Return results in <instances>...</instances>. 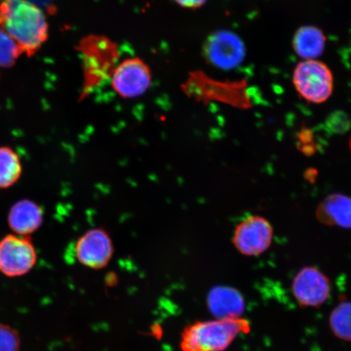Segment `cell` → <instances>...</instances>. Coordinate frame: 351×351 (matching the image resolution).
<instances>
[{
	"instance_id": "5",
	"label": "cell",
	"mask_w": 351,
	"mask_h": 351,
	"mask_svg": "<svg viewBox=\"0 0 351 351\" xmlns=\"http://www.w3.org/2000/svg\"><path fill=\"white\" fill-rule=\"evenodd\" d=\"M37 262V252L28 236L8 235L0 241V271L8 278L28 274Z\"/></svg>"
},
{
	"instance_id": "16",
	"label": "cell",
	"mask_w": 351,
	"mask_h": 351,
	"mask_svg": "<svg viewBox=\"0 0 351 351\" xmlns=\"http://www.w3.org/2000/svg\"><path fill=\"white\" fill-rule=\"evenodd\" d=\"M23 51L5 30L0 28V68L14 65Z\"/></svg>"
},
{
	"instance_id": "3",
	"label": "cell",
	"mask_w": 351,
	"mask_h": 351,
	"mask_svg": "<svg viewBox=\"0 0 351 351\" xmlns=\"http://www.w3.org/2000/svg\"><path fill=\"white\" fill-rule=\"evenodd\" d=\"M293 83L301 97L313 104L326 102L333 90L330 69L317 60H304L298 63L293 71Z\"/></svg>"
},
{
	"instance_id": "4",
	"label": "cell",
	"mask_w": 351,
	"mask_h": 351,
	"mask_svg": "<svg viewBox=\"0 0 351 351\" xmlns=\"http://www.w3.org/2000/svg\"><path fill=\"white\" fill-rule=\"evenodd\" d=\"M152 83L151 69L138 57L122 60L111 72L112 89L122 99L141 97L150 89Z\"/></svg>"
},
{
	"instance_id": "14",
	"label": "cell",
	"mask_w": 351,
	"mask_h": 351,
	"mask_svg": "<svg viewBox=\"0 0 351 351\" xmlns=\"http://www.w3.org/2000/svg\"><path fill=\"white\" fill-rule=\"evenodd\" d=\"M22 167L19 154L8 147H0V189L14 185L21 178Z\"/></svg>"
},
{
	"instance_id": "9",
	"label": "cell",
	"mask_w": 351,
	"mask_h": 351,
	"mask_svg": "<svg viewBox=\"0 0 351 351\" xmlns=\"http://www.w3.org/2000/svg\"><path fill=\"white\" fill-rule=\"evenodd\" d=\"M293 297L302 306H322L330 295V282L322 271L315 267H306L293 280Z\"/></svg>"
},
{
	"instance_id": "12",
	"label": "cell",
	"mask_w": 351,
	"mask_h": 351,
	"mask_svg": "<svg viewBox=\"0 0 351 351\" xmlns=\"http://www.w3.org/2000/svg\"><path fill=\"white\" fill-rule=\"evenodd\" d=\"M326 36L322 29L313 25L298 28L293 38L295 53L304 60H315L324 53Z\"/></svg>"
},
{
	"instance_id": "2",
	"label": "cell",
	"mask_w": 351,
	"mask_h": 351,
	"mask_svg": "<svg viewBox=\"0 0 351 351\" xmlns=\"http://www.w3.org/2000/svg\"><path fill=\"white\" fill-rule=\"evenodd\" d=\"M251 324L243 318L196 322L182 332V351H223L240 335H247Z\"/></svg>"
},
{
	"instance_id": "19",
	"label": "cell",
	"mask_w": 351,
	"mask_h": 351,
	"mask_svg": "<svg viewBox=\"0 0 351 351\" xmlns=\"http://www.w3.org/2000/svg\"><path fill=\"white\" fill-rule=\"evenodd\" d=\"M350 148H351V140H350Z\"/></svg>"
},
{
	"instance_id": "18",
	"label": "cell",
	"mask_w": 351,
	"mask_h": 351,
	"mask_svg": "<svg viewBox=\"0 0 351 351\" xmlns=\"http://www.w3.org/2000/svg\"><path fill=\"white\" fill-rule=\"evenodd\" d=\"M178 5L187 10H197L204 5L208 0H174Z\"/></svg>"
},
{
	"instance_id": "13",
	"label": "cell",
	"mask_w": 351,
	"mask_h": 351,
	"mask_svg": "<svg viewBox=\"0 0 351 351\" xmlns=\"http://www.w3.org/2000/svg\"><path fill=\"white\" fill-rule=\"evenodd\" d=\"M317 217L326 225L351 228V197L343 195L328 196L319 206Z\"/></svg>"
},
{
	"instance_id": "8",
	"label": "cell",
	"mask_w": 351,
	"mask_h": 351,
	"mask_svg": "<svg viewBox=\"0 0 351 351\" xmlns=\"http://www.w3.org/2000/svg\"><path fill=\"white\" fill-rule=\"evenodd\" d=\"M273 236V229L265 219L250 217L236 228L234 243L240 253L256 256L269 248Z\"/></svg>"
},
{
	"instance_id": "11",
	"label": "cell",
	"mask_w": 351,
	"mask_h": 351,
	"mask_svg": "<svg viewBox=\"0 0 351 351\" xmlns=\"http://www.w3.org/2000/svg\"><path fill=\"white\" fill-rule=\"evenodd\" d=\"M43 221V209L30 200H21L13 205L8 215V225L15 234L28 236L36 231Z\"/></svg>"
},
{
	"instance_id": "15",
	"label": "cell",
	"mask_w": 351,
	"mask_h": 351,
	"mask_svg": "<svg viewBox=\"0 0 351 351\" xmlns=\"http://www.w3.org/2000/svg\"><path fill=\"white\" fill-rule=\"evenodd\" d=\"M329 324L339 339L351 341V302H343L332 311Z\"/></svg>"
},
{
	"instance_id": "10",
	"label": "cell",
	"mask_w": 351,
	"mask_h": 351,
	"mask_svg": "<svg viewBox=\"0 0 351 351\" xmlns=\"http://www.w3.org/2000/svg\"><path fill=\"white\" fill-rule=\"evenodd\" d=\"M208 308L218 319L241 318L245 309L243 295L230 287H217L209 292Z\"/></svg>"
},
{
	"instance_id": "7",
	"label": "cell",
	"mask_w": 351,
	"mask_h": 351,
	"mask_svg": "<svg viewBox=\"0 0 351 351\" xmlns=\"http://www.w3.org/2000/svg\"><path fill=\"white\" fill-rule=\"evenodd\" d=\"M112 241L106 230H88L76 241L74 253L79 263L93 269H101L108 265L112 258Z\"/></svg>"
},
{
	"instance_id": "1",
	"label": "cell",
	"mask_w": 351,
	"mask_h": 351,
	"mask_svg": "<svg viewBox=\"0 0 351 351\" xmlns=\"http://www.w3.org/2000/svg\"><path fill=\"white\" fill-rule=\"evenodd\" d=\"M0 28L32 56L47 40L49 27L45 14L35 4L27 0H0Z\"/></svg>"
},
{
	"instance_id": "17",
	"label": "cell",
	"mask_w": 351,
	"mask_h": 351,
	"mask_svg": "<svg viewBox=\"0 0 351 351\" xmlns=\"http://www.w3.org/2000/svg\"><path fill=\"white\" fill-rule=\"evenodd\" d=\"M19 333L7 324H0V351H19Z\"/></svg>"
},
{
	"instance_id": "6",
	"label": "cell",
	"mask_w": 351,
	"mask_h": 351,
	"mask_svg": "<svg viewBox=\"0 0 351 351\" xmlns=\"http://www.w3.org/2000/svg\"><path fill=\"white\" fill-rule=\"evenodd\" d=\"M203 51L209 64L225 70L238 67L245 56L243 41L238 35L228 30H219L209 35Z\"/></svg>"
}]
</instances>
